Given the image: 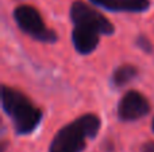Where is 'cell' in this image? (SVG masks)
Wrapping results in <instances>:
<instances>
[{"label":"cell","instance_id":"10","mask_svg":"<svg viewBox=\"0 0 154 152\" xmlns=\"http://www.w3.org/2000/svg\"><path fill=\"white\" fill-rule=\"evenodd\" d=\"M141 152H154V142H147L142 145Z\"/></svg>","mask_w":154,"mask_h":152},{"label":"cell","instance_id":"1","mask_svg":"<svg viewBox=\"0 0 154 152\" xmlns=\"http://www.w3.org/2000/svg\"><path fill=\"white\" fill-rule=\"evenodd\" d=\"M101 121L93 113L80 116L61 128L50 143L49 152H82L88 139L99 133Z\"/></svg>","mask_w":154,"mask_h":152},{"label":"cell","instance_id":"2","mask_svg":"<svg viewBox=\"0 0 154 152\" xmlns=\"http://www.w3.org/2000/svg\"><path fill=\"white\" fill-rule=\"evenodd\" d=\"M3 110L12 120L18 135H30L42 120V110L37 108L22 92L10 86L2 88Z\"/></svg>","mask_w":154,"mask_h":152},{"label":"cell","instance_id":"9","mask_svg":"<svg viewBox=\"0 0 154 152\" xmlns=\"http://www.w3.org/2000/svg\"><path fill=\"white\" fill-rule=\"evenodd\" d=\"M137 43H138V46L142 48L143 51H146V53H150V51L153 50V46H152V42H150L149 39H147L146 37H143V35H141V37L137 39Z\"/></svg>","mask_w":154,"mask_h":152},{"label":"cell","instance_id":"7","mask_svg":"<svg viewBox=\"0 0 154 152\" xmlns=\"http://www.w3.org/2000/svg\"><path fill=\"white\" fill-rule=\"evenodd\" d=\"M93 4L115 12H143L150 7L149 0H91Z\"/></svg>","mask_w":154,"mask_h":152},{"label":"cell","instance_id":"8","mask_svg":"<svg viewBox=\"0 0 154 152\" xmlns=\"http://www.w3.org/2000/svg\"><path fill=\"white\" fill-rule=\"evenodd\" d=\"M137 74H138V70H137L135 66H133V65H122L112 74V83L116 88H122L126 83L130 82L131 80H134Z\"/></svg>","mask_w":154,"mask_h":152},{"label":"cell","instance_id":"3","mask_svg":"<svg viewBox=\"0 0 154 152\" xmlns=\"http://www.w3.org/2000/svg\"><path fill=\"white\" fill-rule=\"evenodd\" d=\"M18 26L23 30L26 34L31 35L34 39L43 43H54L57 40L56 31L48 28L43 23V19L37 8L29 4H22L14 11Z\"/></svg>","mask_w":154,"mask_h":152},{"label":"cell","instance_id":"4","mask_svg":"<svg viewBox=\"0 0 154 152\" xmlns=\"http://www.w3.org/2000/svg\"><path fill=\"white\" fill-rule=\"evenodd\" d=\"M70 19L75 26H89L95 27L103 35L114 34L112 23L99 11L88 5L81 0H76L70 7Z\"/></svg>","mask_w":154,"mask_h":152},{"label":"cell","instance_id":"6","mask_svg":"<svg viewBox=\"0 0 154 152\" xmlns=\"http://www.w3.org/2000/svg\"><path fill=\"white\" fill-rule=\"evenodd\" d=\"M100 31L89 26H75L72 40L75 48L80 54H91L99 45Z\"/></svg>","mask_w":154,"mask_h":152},{"label":"cell","instance_id":"11","mask_svg":"<svg viewBox=\"0 0 154 152\" xmlns=\"http://www.w3.org/2000/svg\"><path fill=\"white\" fill-rule=\"evenodd\" d=\"M152 127H153V131H154V120H153V124H152Z\"/></svg>","mask_w":154,"mask_h":152},{"label":"cell","instance_id":"5","mask_svg":"<svg viewBox=\"0 0 154 152\" xmlns=\"http://www.w3.org/2000/svg\"><path fill=\"white\" fill-rule=\"evenodd\" d=\"M150 112V104L142 93L130 90L118 105V117L123 121H135Z\"/></svg>","mask_w":154,"mask_h":152}]
</instances>
